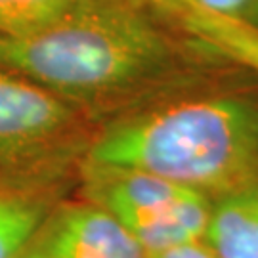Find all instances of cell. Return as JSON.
<instances>
[{"mask_svg": "<svg viewBox=\"0 0 258 258\" xmlns=\"http://www.w3.org/2000/svg\"><path fill=\"white\" fill-rule=\"evenodd\" d=\"M83 163L142 170L214 201L258 185V103L222 96L132 113L94 132Z\"/></svg>", "mask_w": 258, "mask_h": 258, "instance_id": "6da1fadb", "label": "cell"}, {"mask_svg": "<svg viewBox=\"0 0 258 258\" xmlns=\"http://www.w3.org/2000/svg\"><path fill=\"white\" fill-rule=\"evenodd\" d=\"M168 63L166 38L126 0H88L37 33L0 35V67L90 117L151 83Z\"/></svg>", "mask_w": 258, "mask_h": 258, "instance_id": "7a4b0ae2", "label": "cell"}, {"mask_svg": "<svg viewBox=\"0 0 258 258\" xmlns=\"http://www.w3.org/2000/svg\"><path fill=\"white\" fill-rule=\"evenodd\" d=\"M90 120L81 107L0 67V180L67 185L96 132Z\"/></svg>", "mask_w": 258, "mask_h": 258, "instance_id": "3957f363", "label": "cell"}, {"mask_svg": "<svg viewBox=\"0 0 258 258\" xmlns=\"http://www.w3.org/2000/svg\"><path fill=\"white\" fill-rule=\"evenodd\" d=\"M79 195L100 205L151 254L203 241L212 199L142 170L81 163Z\"/></svg>", "mask_w": 258, "mask_h": 258, "instance_id": "277c9868", "label": "cell"}, {"mask_svg": "<svg viewBox=\"0 0 258 258\" xmlns=\"http://www.w3.org/2000/svg\"><path fill=\"white\" fill-rule=\"evenodd\" d=\"M21 258H149L126 228L100 205L61 197L40 222Z\"/></svg>", "mask_w": 258, "mask_h": 258, "instance_id": "5b68a950", "label": "cell"}, {"mask_svg": "<svg viewBox=\"0 0 258 258\" xmlns=\"http://www.w3.org/2000/svg\"><path fill=\"white\" fill-rule=\"evenodd\" d=\"M203 245L214 258H258V185L212 201Z\"/></svg>", "mask_w": 258, "mask_h": 258, "instance_id": "8992f818", "label": "cell"}, {"mask_svg": "<svg viewBox=\"0 0 258 258\" xmlns=\"http://www.w3.org/2000/svg\"><path fill=\"white\" fill-rule=\"evenodd\" d=\"M65 185L14 184L0 180V258H21L40 222Z\"/></svg>", "mask_w": 258, "mask_h": 258, "instance_id": "52a82bcc", "label": "cell"}, {"mask_svg": "<svg viewBox=\"0 0 258 258\" xmlns=\"http://www.w3.org/2000/svg\"><path fill=\"white\" fill-rule=\"evenodd\" d=\"M178 16L185 33L197 42L258 75V23L195 12Z\"/></svg>", "mask_w": 258, "mask_h": 258, "instance_id": "ba28073f", "label": "cell"}, {"mask_svg": "<svg viewBox=\"0 0 258 258\" xmlns=\"http://www.w3.org/2000/svg\"><path fill=\"white\" fill-rule=\"evenodd\" d=\"M88 0H0V35L23 37L54 25Z\"/></svg>", "mask_w": 258, "mask_h": 258, "instance_id": "9c48e42d", "label": "cell"}, {"mask_svg": "<svg viewBox=\"0 0 258 258\" xmlns=\"http://www.w3.org/2000/svg\"><path fill=\"white\" fill-rule=\"evenodd\" d=\"M159 2L170 6L178 14L195 12V14H211V16L258 23V0H159Z\"/></svg>", "mask_w": 258, "mask_h": 258, "instance_id": "30bf717a", "label": "cell"}, {"mask_svg": "<svg viewBox=\"0 0 258 258\" xmlns=\"http://www.w3.org/2000/svg\"><path fill=\"white\" fill-rule=\"evenodd\" d=\"M149 258H214L212 252L203 245V241L194 243V245H185L180 249L166 250V252H159V254H151Z\"/></svg>", "mask_w": 258, "mask_h": 258, "instance_id": "8fae6325", "label": "cell"}]
</instances>
